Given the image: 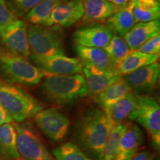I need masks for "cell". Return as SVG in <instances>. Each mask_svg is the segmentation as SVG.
<instances>
[{
  "instance_id": "obj_1",
  "label": "cell",
  "mask_w": 160,
  "mask_h": 160,
  "mask_svg": "<svg viewBox=\"0 0 160 160\" xmlns=\"http://www.w3.org/2000/svg\"><path fill=\"white\" fill-rule=\"evenodd\" d=\"M113 125L102 110H89L78 120L74 138L82 151L90 159L102 160L106 142Z\"/></svg>"
},
{
  "instance_id": "obj_2",
  "label": "cell",
  "mask_w": 160,
  "mask_h": 160,
  "mask_svg": "<svg viewBox=\"0 0 160 160\" xmlns=\"http://www.w3.org/2000/svg\"><path fill=\"white\" fill-rule=\"evenodd\" d=\"M43 93L48 99L56 104H70L85 97L88 88L85 77L81 74H45Z\"/></svg>"
},
{
  "instance_id": "obj_3",
  "label": "cell",
  "mask_w": 160,
  "mask_h": 160,
  "mask_svg": "<svg viewBox=\"0 0 160 160\" xmlns=\"http://www.w3.org/2000/svg\"><path fill=\"white\" fill-rule=\"evenodd\" d=\"M0 105L17 122L33 117L44 108L25 90L6 83H0Z\"/></svg>"
},
{
  "instance_id": "obj_4",
  "label": "cell",
  "mask_w": 160,
  "mask_h": 160,
  "mask_svg": "<svg viewBox=\"0 0 160 160\" xmlns=\"http://www.w3.org/2000/svg\"><path fill=\"white\" fill-rule=\"evenodd\" d=\"M0 74L8 82L33 86L41 81L45 73L26 58L0 48Z\"/></svg>"
},
{
  "instance_id": "obj_5",
  "label": "cell",
  "mask_w": 160,
  "mask_h": 160,
  "mask_svg": "<svg viewBox=\"0 0 160 160\" xmlns=\"http://www.w3.org/2000/svg\"><path fill=\"white\" fill-rule=\"evenodd\" d=\"M27 37L31 55L38 57L64 55L62 39L55 29L32 24L28 27Z\"/></svg>"
},
{
  "instance_id": "obj_6",
  "label": "cell",
  "mask_w": 160,
  "mask_h": 160,
  "mask_svg": "<svg viewBox=\"0 0 160 160\" xmlns=\"http://www.w3.org/2000/svg\"><path fill=\"white\" fill-rule=\"evenodd\" d=\"M137 94V93H136ZM130 120L139 123L151 138L152 144L159 150L160 146V108L151 97L137 94L135 108L128 116Z\"/></svg>"
},
{
  "instance_id": "obj_7",
  "label": "cell",
  "mask_w": 160,
  "mask_h": 160,
  "mask_svg": "<svg viewBox=\"0 0 160 160\" xmlns=\"http://www.w3.org/2000/svg\"><path fill=\"white\" fill-rule=\"evenodd\" d=\"M21 160H55L30 122L14 123Z\"/></svg>"
},
{
  "instance_id": "obj_8",
  "label": "cell",
  "mask_w": 160,
  "mask_h": 160,
  "mask_svg": "<svg viewBox=\"0 0 160 160\" xmlns=\"http://www.w3.org/2000/svg\"><path fill=\"white\" fill-rule=\"evenodd\" d=\"M33 118L42 132L53 141L63 139L69 131V119L56 108L41 110Z\"/></svg>"
},
{
  "instance_id": "obj_9",
  "label": "cell",
  "mask_w": 160,
  "mask_h": 160,
  "mask_svg": "<svg viewBox=\"0 0 160 160\" xmlns=\"http://www.w3.org/2000/svg\"><path fill=\"white\" fill-rule=\"evenodd\" d=\"M0 38L6 48L11 53L25 58L31 55L25 22L17 19L0 27Z\"/></svg>"
},
{
  "instance_id": "obj_10",
  "label": "cell",
  "mask_w": 160,
  "mask_h": 160,
  "mask_svg": "<svg viewBox=\"0 0 160 160\" xmlns=\"http://www.w3.org/2000/svg\"><path fill=\"white\" fill-rule=\"evenodd\" d=\"M32 61L45 74L73 75L82 72V65L78 59L65 55H54L51 57H38L31 55Z\"/></svg>"
},
{
  "instance_id": "obj_11",
  "label": "cell",
  "mask_w": 160,
  "mask_h": 160,
  "mask_svg": "<svg viewBox=\"0 0 160 160\" xmlns=\"http://www.w3.org/2000/svg\"><path fill=\"white\" fill-rule=\"evenodd\" d=\"M159 76V64L154 62L125 75L124 79L132 91L138 95H144L156 87Z\"/></svg>"
},
{
  "instance_id": "obj_12",
  "label": "cell",
  "mask_w": 160,
  "mask_h": 160,
  "mask_svg": "<svg viewBox=\"0 0 160 160\" xmlns=\"http://www.w3.org/2000/svg\"><path fill=\"white\" fill-rule=\"evenodd\" d=\"M84 15L82 0H69L55 8L46 26H59L68 28L75 25Z\"/></svg>"
},
{
  "instance_id": "obj_13",
  "label": "cell",
  "mask_w": 160,
  "mask_h": 160,
  "mask_svg": "<svg viewBox=\"0 0 160 160\" xmlns=\"http://www.w3.org/2000/svg\"><path fill=\"white\" fill-rule=\"evenodd\" d=\"M113 32L107 25H95L77 30L73 34L77 45L104 48L111 41Z\"/></svg>"
},
{
  "instance_id": "obj_14",
  "label": "cell",
  "mask_w": 160,
  "mask_h": 160,
  "mask_svg": "<svg viewBox=\"0 0 160 160\" xmlns=\"http://www.w3.org/2000/svg\"><path fill=\"white\" fill-rule=\"evenodd\" d=\"M82 72L85 75L88 93L93 98L117 80L122 78L117 70L101 71L91 66L82 65Z\"/></svg>"
},
{
  "instance_id": "obj_15",
  "label": "cell",
  "mask_w": 160,
  "mask_h": 160,
  "mask_svg": "<svg viewBox=\"0 0 160 160\" xmlns=\"http://www.w3.org/2000/svg\"><path fill=\"white\" fill-rule=\"evenodd\" d=\"M144 142V134L137 125L128 124L120 139L113 160H131Z\"/></svg>"
},
{
  "instance_id": "obj_16",
  "label": "cell",
  "mask_w": 160,
  "mask_h": 160,
  "mask_svg": "<svg viewBox=\"0 0 160 160\" xmlns=\"http://www.w3.org/2000/svg\"><path fill=\"white\" fill-rule=\"evenodd\" d=\"M76 51L82 65L91 66L101 71L117 70V64L103 48H87L77 45Z\"/></svg>"
},
{
  "instance_id": "obj_17",
  "label": "cell",
  "mask_w": 160,
  "mask_h": 160,
  "mask_svg": "<svg viewBox=\"0 0 160 160\" xmlns=\"http://www.w3.org/2000/svg\"><path fill=\"white\" fill-rule=\"evenodd\" d=\"M160 32L159 19L147 22L136 23L123 38L131 51L137 50L142 44Z\"/></svg>"
},
{
  "instance_id": "obj_18",
  "label": "cell",
  "mask_w": 160,
  "mask_h": 160,
  "mask_svg": "<svg viewBox=\"0 0 160 160\" xmlns=\"http://www.w3.org/2000/svg\"><path fill=\"white\" fill-rule=\"evenodd\" d=\"M84 15L82 19L84 24L96 23L104 21L115 13L119 7L107 0H82Z\"/></svg>"
},
{
  "instance_id": "obj_19",
  "label": "cell",
  "mask_w": 160,
  "mask_h": 160,
  "mask_svg": "<svg viewBox=\"0 0 160 160\" xmlns=\"http://www.w3.org/2000/svg\"><path fill=\"white\" fill-rule=\"evenodd\" d=\"M135 0L119 8L118 11L107 19V25L120 37H124L136 24L133 15Z\"/></svg>"
},
{
  "instance_id": "obj_20",
  "label": "cell",
  "mask_w": 160,
  "mask_h": 160,
  "mask_svg": "<svg viewBox=\"0 0 160 160\" xmlns=\"http://www.w3.org/2000/svg\"><path fill=\"white\" fill-rule=\"evenodd\" d=\"M136 104L137 94L131 91L115 102L111 104L103 111L107 113L113 125H116L122 123L124 119L128 117L135 108Z\"/></svg>"
},
{
  "instance_id": "obj_21",
  "label": "cell",
  "mask_w": 160,
  "mask_h": 160,
  "mask_svg": "<svg viewBox=\"0 0 160 160\" xmlns=\"http://www.w3.org/2000/svg\"><path fill=\"white\" fill-rule=\"evenodd\" d=\"M0 155L5 160H21L17 145L14 125L5 123L0 126Z\"/></svg>"
},
{
  "instance_id": "obj_22",
  "label": "cell",
  "mask_w": 160,
  "mask_h": 160,
  "mask_svg": "<svg viewBox=\"0 0 160 160\" xmlns=\"http://www.w3.org/2000/svg\"><path fill=\"white\" fill-rule=\"evenodd\" d=\"M158 59L159 55L147 54L137 50L131 51L117 65V70L122 77L144 66L157 62Z\"/></svg>"
},
{
  "instance_id": "obj_23",
  "label": "cell",
  "mask_w": 160,
  "mask_h": 160,
  "mask_svg": "<svg viewBox=\"0 0 160 160\" xmlns=\"http://www.w3.org/2000/svg\"><path fill=\"white\" fill-rule=\"evenodd\" d=\"M130 91H131V88L124 78H121L104 91L100 92L99 94L96 96L94 99L97 103L104 111L111 104L115 102Z\"/></svg>"
},
{
  "instance_id": "obj_24",
  "label": "cell",
  "mask_w": 160,
  "mask_h": 160,
  "mask_svg": "<svg viewBox=\"0 0 160 160\" xmlns=\"http://www.w3.org/2000/svg\"><path fill=\"white\" fill-rule=\"evenodd\" d=\"M67 0H42L26 15V19L33 25L46 26L52 12Z\"/></svg>"
},
{
  "instance_id": "obj_25",
  "label": "cell",
  "mask_w": 160,
  "mask_h": 160,
  "mask_svg": "<svg viewBox=\"0 0 160 160\" xmlns=\"http://www.w3.org/2000/svg\"><path fill=\"white\" fill-rule=\"evenodd\" d=\"M133 15L136 23L147 22L159 19V2L156 0H135Z\"/></svg>"
},
{
  "instance_id": "obj_26",
  "label": "cell",
  "mask_w": 160,
  "mask_h": 160,
  "mask_svg": "<svg viewBox=\"0 0 160 160\" xmlns=\"http://www.w3.org/2000/svg\"><path fill=\"white\" fill-rule=\"evenodd\" d=\"M128 123H119L113 126L110 132L103 153L102 160H113L117 154L122 135L127 128Z\"/></svg>"
},
{
  "instance_id": "obj_27",
  "label": "cell",
  "mask_w": 160,
  "mask_h": 160,
  "mask_svg": "<svg viewBox=\"0 0 160 160\" xmlns=\"http://www.w3.org/2000/svg\"><path fill=\"white\" fill-rule=\"evenodd\" d=\"M117 65L131 52L125 40L120 36L113 35L111 41L103 48Z\"/></svg>"
},
{
  "instance_id": "obj_28",
  "label": "cell",
  "mask_w": 160,
  "mask_h": 160,
  "mask_svg": "<svg viewBox=\"0 0 160 160\" xmlns=\"http://www.w3.org/2000/svg\"><path fill=\"white\" fill-rule=\"evenodd\" d=\"M57 160H92L76 144L67 142L53 151Z\"/></svg>"
},
{
  "instance_id": "obj_29",
  "label": "cell",
  "mask_w": 160,
  "mask_h": 160,
  "mask_svg": "<svg viewBox=\"0 0 160 160\" xmlns=\"http://www.w3.org/2000/svg\"><path fill=\"white\" fill-rule=\"evenodd\" d=\"M142 53L147 54L159 55L160 51V36L157 35L148 40L137 49Z\"/></svg>"
},
{
  "instance_id": "obj_30",
  "label": "cell",
  "mask_w": 160,
  "mask_h": 160,
  "mask_svg": "<svg viewBox=\"0 0 160 160\" xmlns=\"http://www.w3.org/2000/svg\"><path fill=\"white\" fill-rule=\"evenodd\" d=\"M18 19L13 11L8 7L5 0H0V27Z\"/></svg>"
},
{
  "instance_id": "obj_31",
  "label": "cell",
  "mask_w": 160,
  "mask_h": 160,
  "mask_svg": "<svg viewBox=\"0 0 160 160\" xmlns=\"http://www.w3.org/2000/svg\"><path fill=\"white\" fill-rule=\"evenodd\" d=\"M42 0H13V6L19 14L28 13Z\"/></svg>"
},
{
  "instance_id": "obj_32",
  "label": "cell",
  "mask_w": 160,
  "mask_h": 160,
  "mask_svg": "<svg viewBox=\"0 0 160 160\" xmlns=\"http://www.w3.org/2000/svg\"><path fill=\"white\" fill-rule=\"evenodd\" d=\"M153 155L148 151H141L137 153L131 158V160H153Z\"/></svg>"
},
{
  "instance_id": "obj_33",
  "label": "cell",
  "mask_w": 160,
  "mask_h": 160,
  "mask_svg": "<svg viewBox=\"0 0 160 160\" xmlns=\"http://www.w3.org/2000/svg\"><path fill=\"white\" fill-rule=\"evenodd\" d=\"M11 121L12 118L11 117V116L0 105V126L2 125L5 123L11 122Z\"/></svg>"
},
{
  "instance_id": "obj_34",
  "label": "cell",
  "mask_w": 160,
  "mask_h": 160,
  "mask_svg": "<svg viewBox=\"0 0 160 160\" xmlns=\"http://www.w3.org/2000/svg\"><path fill=\"white\" fill-rule=\"evenodd\" d=\"M107 1L110 2L113 4V5L118 6V7H121V6L124 5L125 4L128 2L126 0H107Z\"/></svg>"
},
{
  "instance_id": "obj_35",
  "label": "cell",
  "mask_w": 160,
  "mask_h": 160,
  "mask_svg": "<svg viewBox=\"0 0 160 160\" xmlns=\"http://www.w3.org/2000/svg\"><path fill=\"white\" fill-rule=\"evenodd\" d=\"M0 160H5V159H4V158H3L2 157L1 155H0Z\"/></svg>"
},
{
  "instance_id": "obj_36",
  "label": "cell",
  "mask_w": 160,
  "mask_h": 160,
  "mask_svg": "<svg viewBox=\"0 0 160 160\" xmlns=\"http://www.w3.org/2000/svg\"><path fill=\"white\" fill-rule=\"evenodd\" d=\"M126 1H127L128 2H131V1H133V0H126Z\"/></svg>"
},
{
  "instance_id": "obj_37",
  "label": "cell",
  "mask_w": 160,
  "mask_h": 160,
  "mask_svg": "<svg viewBox=\"0 0 160 160\" xmlns=\"http://www.w3.org/2000/svg\"><path fill=\"white\" fill-rule=\"evenodd\" d=\"M156 1H157V2H159V0H156Z\"/></svg>"
}]
</instances>
